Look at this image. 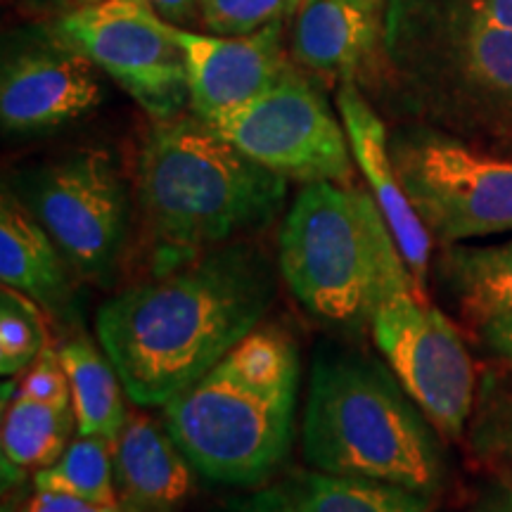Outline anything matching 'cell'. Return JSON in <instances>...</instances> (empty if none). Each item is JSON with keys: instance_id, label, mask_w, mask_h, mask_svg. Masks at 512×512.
Segmentation results:
<instances>
[{"instance_id": "6da1fadb", "label": "cell", "mask_w": 512, "mask_h": 512, "mask_svg": "<svg viewBox=\"0 0 512 512\" xmlns=\"http://www.w3.org/2000/svg\"><path fill=\"white\" fill-rule=\"evenodd\" d=\"M278 273L271 256L245 238L105 299L95 332L128 401L164 406L214 368L264 323Z\"/></svg>"}, {"instance_id": "7a4b0ae2", "label": "cell", "mask_w": 512, "mask_h": 512, "mask_svg": "<svg viewBox=\"0 0 512 512\" xmlns=\"http://www.w3.org/2000/svg\"><path fill=\"white\" fill-rule=\"evenodd\" d=\"M287 183L197 114L152 119L133 178V254L143 278L268 228L285 207Z\"/></svg>"}, {"instance_id": "3957f363", "label": "cell", "mask_w": 512, "mask_h": 512, "mask_svg": "<svg viewBox=\"0 0 512 512\" xmlns=\"http://www.w3.org/2000/svg\"><path fill=\"white\" fill-rule=\"evenodd\" d=\"M302 387L299 342L261 323L230 354L164 403V427L195 475L261 489L292 451Z\"/></svg>"}, {"instance_id": "277c9868", "label": "cell", "mask_w": 512, "mask_h": 512, "mask_svg": "<svg viewBox=\"0 0 512 512\" xmlns=\"http://www.w3.org/2000/svg\"><path fill=\"white\" fill-rule=\"evenodd\" d=\"M384 79L420 124L512 155V31L463 0H389Z\"/></svg>"}, {"instance_id": "5b68a950", "label": "cell", "mask_w": 512, "mask_h": 512, "mask_svg": "<svg viewBox=\"0 0 512 512\" xmlns=\"http://www.w3.org/2000/svg\"><path fill=\"white\" fill-rule=\"evenodd\" d=\"M437 434L392 368L358 351H318L302 420V453L313 470L432 496L444 482Z\"/></svg>"}, {"instance_id": "8992f818", "label": "cell", "mask_w": 512, "mask_h": 512, "mask_svg": "<svg viewBox=\"0 0 512 512\" xmlns=\"http://www.w3.org/2000/svg\"><path fill=\"white\" fill-rule=\"evenodd\" d=\"M403 256L373 195L356 183H306L278 233V271L297 302L347 335L373 323Z\"/></svg>"}, {"instance_id": "52a82bcc", "label": "cell", "mask_w": 512, "mask_h": 512, "mask_svg": "<svg viewBox=\"0 0 512 512\" xmlns=\"http://www.w3.org/2000/svg\"><path fill=\"white\" fill-rule=\"evenodd\" d=\"M8 190L46 228L83 283L114 285L136 214L112 152L81 147L31 164L12 176Z\"/></svg>"}, {"instance_id": "ba28073f", "label": "cell", "mask_w": 512, "mask_h": 512, "mask_svg": "<svg viewBox=\"0 0 512 512\" xmlns=\"http://www.w3.org/2000/svg\"><path fill=\"white\" fill-rule=\"evenodd\" d=\"M389 150L403 190L441 247L512 233V155L420 121L394 128Z\"/></svg>"}, {"instance_id": "9c48e42d", "label": "cell", "mask_w": 512, "mask_h": 512, "mask_svg": "<svg viewBox=\"0 0 512 512\" xmlns=\"http://www.w3.org/2000/svg\"><path fill=\"white\" fill-rule=\"evenodd\" d=\"M373 339L411 399L444 439L463 437L477 401L475 366L453 323L394 268L375 306Z\"/></svg>"}, {"instance_id": "30bf717a", "label": "cell", "mask_w": 512, "mask_h": 512, "mask_svg": "<svg viewBox=\"0 0 512 512\" xmlns=\"http://www.w3.org/2000/svg\"><path fill=\"white\" fill-rule=\"evenodd\" d=\"M211 126L287 181L354 183L356 162L342 117L294 62L266 91Z\"/></svg>"}, {"instance_id": "8fae6325", "label": "cell", "mask_w": 512, "mask_h": 512, "mask_svg": "<svg viewBox=\"0 0 512 512\" xmlns=\"http://www.w3.org/2000/svg\"><path fill=\"white\" fill-rule=\"evenodd\" d=\"M50 29L124 88L155 121L190 110L183 50L140 0L72 8L50 22Z\"/></svg>"}, {"instance_id": "7c38bea8", "label": "cell", "mask_w": 512, "mask_h": 512, "mask_svg": "<svg viewBox=\"0 0 512 512\" xmlns=\"http://www.w3.org/2000/svg\"><path fill=\"white\" fill-rule=\"evenodd\" d=\"M100 69L50 29H29L10 43L0 72L5 133H43L74 124L102 102Z\"/></svg>"}, {"instance_id": "4fadbf2b", "label": "cell", "mask_w": 512, "mask_h": 512, "mask_svg": "<svg viewBox=\"0 0 512 512\" xmlns=\"http://www.w3.org/2000/svg\"><path fill=\"white\" fill-rule=\"evenodd\" d=\"M183 50L190 86V112L216 121L266 91L292 64L287 19L247 36H214L164 22Z\"/></svg>"}, {"instance_id": "5bb4252c", "label": "cell", "mask_w": 512, "mask_h": 512, "mask_svg": "<svg viewBox=\"0 0 512 512\" xmlns=\"http://www.w3.org/2000/svg\"><path fill=\"white\" fill-rule=\"evenodd\" d=\"M389 0H302L292 10V62L306 74L344 83L384 79Z\"/></svg>"}, {"instance_id": "9a60e30c", "label": "cell", "mask_w": 512, "mask_h": 512, "mask_svg": "<svg viewBox=\"0 0 512 512\" xmlns=\"http://www.w3.org/2000/svg\"><path fill=\"white\" fill-rule=\"evenodd\" d=\"M335 102L358 171L366 178L370 195H373L384 221L392 230L415 287L422 294H427L434 240L425 223L420 221L411 197L406 195L401 178L396 174L392 150H389L387 126L366 100L361 86L354 81L339 83Z\"/></svg>"}, {"instance_id": "2e32d148", "label": "cell", "mask_w": 512, "mask_h": 512, "mask_svg": "<svg viewBox=\"0 0 512 512\" xmlns=\"http://www.w3.org/2000/svg\"><path fill=\"white\" fill-rule=\"evenodd\" d=\"M0 283L27 294L50 318L79 316V283L67 256L8 188L0 197Z\"/></svg>"}, {"instance_id": "e0dca14e", "label": "cell", "mask_w": 512, "mask_h": 512, "mask_svg": "<svg viewBox=\"0 0 512 512\" xmlns=\"http://www.w3.org/2000/svg\"><path fill=\"white\" fill-rule=\"evenodd\" d=\"M192 465L164 422L128 411L114 439V482L124 512H181L192 494Z\"/></svg>"}, {"instance_id": "ac0fdd59", "label": "cell", "mask_w": 512, "mask_h": 512, "mask_svg": "<svg viewBox=\"0 0 512 512\" xmlns=\"http://www.w3.org/2000/svg\"><path fill=\"white\" fill-rule=\"evenodd\" d=\"M439 280L472 325L512 313V240L489 247H441Z\"/></svg>"}, {"instance_id": "d6986e66", "label": "cell", "mask_w": 512, "mask_h": 512, "mask_svg": "<svg viewBox=\"0 0 512 512\" xmlns=\"http://www.w3.org/2000/svg\"><path fill=\"white\" fill-rule=\"evenodd\" d=\"M57 351L72 387L74 413L79 422L76 434L114 441L128 418V408L124 382L107 351L83 332L62 342Z\"/></svg>"}, {"instance_id": "ffe728a7", "label": "cell", "mask_w": 512, "mask_h": 512, "mask_svg": "<svg viewBox=\"0 0 512 512\" xmlns=\"http://www.w3.org/2000/svg\"><path fill=\"white\" fill-rule=\"evenodd\" d=\"M17 380L3 384V460L22 470L53 465L79 432L74 401H46L17 392Z\"/></svg>"}, {"instance_id": "44dd1931", "label": "cell", "mask_w": 512, "mask_h": 512, "mask_svg": "<svg viewBox=\"0 0 512 512\" xmlns=\"http://www.w3.org/2000/svg\"><path fill=\"white\" fill-rule=\"evenodd\" d=\"M297 512H430L427 498L380 479L297 470L280 484Z\"/></svg>"}, {"instance_id": "7402d4cb", "label": "cell", "mask_w": 512, "mask_h": 512, "mask_svg": "<svg viewBox=\"0 0 512 512\" xmlns=\"http://www.w3.org/2000/svg\"><path fill=\"white\" fill-rule=\"evenodd\" d=\"M31 484L38 491H62L93 503L119 505L114 482V441L76 434L53 465L34 472Z\"/></svg>"}, {"instance_id": "603a6c76", "label": "cell", "mask_w": 512, "mask_h": 512, "mask_svg": "<svg viewBox=\"0 0 512 512\" xmlns=\"http://www.w3.org/2000/svg\"><path fill=\"white\" fill-rule=\"evenodd\" d=\"M50 347L46 311L12 287L0 290V373L19 377Z\"/></svg>"}, {"instance_id": "cb8c5ba5", "label": "cell", "mask_w": 512, "mask_h": 512, "mask_svg": "<svg viewBox=\"0 0 512 512\" xmlns=\"http://www.w3.org/2000/svg\"><path fill=\"white\" fill-rule=\"evenodd\" d=\"M470 420L472 448L512 475V373L484 377Z\"/></svg>"}, {"instance_id": "d4e9b609", "label": "cell", "mask_w": 512, "mask_h": 512, "mask_svg": "<svg viewBox=\"0 0 512 512\" xmlns=\"http://www.w3.org/2000/svg\"><path fill=\"white\" fill-rule=\"evenodd\" d=\"M202 27L214 36H247L287 19V0H200Z\"/></svg>"}, {"instance_id": "484cf974", "label": "cell", "mask_w": 512, "mask_h": 512, "mask_svg": "<svg viewBox=\"0 0 512 512\" xmlns=\"http://www.w3.org/2000/svg\"><path fill=\"white\" fill-rule=\"evenodd\" d=\"M24 512H124L121 505L93 503L86 498L62 494V491H38L24 498Z\"/></svg>"}, {"instance_id": "4316f807", "label": "cell", "mask_w": 512, "mask_h": 512, "mask_svg": "<svg viewBox=\"0 0 512 512\" xmlns=\"http://www.w3.org/2000/svg\"><path fill=\"white\" fill-rule=\"evenodd\" d=\"M482 347L512 368V313H501L477 325Z\"/></svg>"}, {"instance_id": "83f0119b", "label": "cell", "mask_w": 512, "mask_h": 512, "mask_svg": "<svg viewBox=\"0 0 512 512\" xmlns=\"http://www.w3.org/2000/svg\"><path fill=\"white\" fill-rule=\"evenodd\" d=\"M140 3H145L159 19L174 27L197 31L202 24L200 0H140Z\"/></svg>"}, {"instance_id": "f1b7e54d", "label": "cell", "mask_w": 512, "mask_h": 512, "mask_svg": "<svg viewBox=\"0 0 512 512\" xmlns=\"http://www.w3.org/2000/svg\"><path fill=\"white\" fill-rule=\"evenodd\" d=\"M226 512H297L287 498L283 486H266L256 489L252 494L230 501Z\"/></svg>"}, {"instance_id": "f546056e", "label": "cell", "mask_w": 512, "mask_h": 512, "mask_svg": "<svg viewBox=\"0 0 512 512\" xmlns=\"http://www.w3.org/2000/svg\"><path fill=\"white\" fill-rule=\"evenodd\" d=\"M17 15L36 24H50L74 8L72 0H3Z\"/></svg>"}, {"instance_id": "4dcf8cb0", "label": "cell", "mask_w": 512, "mask_h": 512, "mask_svg": "<svg viewBox=\"0 0 512 512\" xmlns=\"http://www.w3.org/2000/svg\"><path fill=\"white\" fill-rule=\"evenodd\" d=\"M472 512H512V475H501L484 486Z\"/></svg>"}, {"instance_id": "1f68e13d", "label": "cell", "mask_w": 512, "mask_h": 512, "mask_svg": "<svg viewBox=\"0 0 512 512\" xmlns=\"http://www.w3.org/2000/svg\"><path fill=\"white\" fill-rule=\"evenodd\" d=\"M463 3L489 22L512 31V0H463Z\"/></svg>"}, {"instance_id": "d6a6232c", "label": "cell", "mask_w": 512, "mask_h": 512, "mask_svg": "<svg viewBox=\"0 0 512 512\" xmlns=\"http://www.w3.org/2000/svg\"><path fill=\"white\" fill-rule=\"evenodd\" d=\"M27 486V484H24ZM24 486H17V489H10V491H3V510L0 512H24L22 505H24Z\"/></svg>"}, {"instance_id": "836d02e7", "label": "cell", "mask_w": 512, "mask_h": 512, "mask_svg": "<svg viewBox=\"0 0 512 512\" xmlns=\"http://www.w3.org/2000/svg\"><path fill=\"white\" fill-rule=\"evenodd\" d=\"M95 3H105V0H72L74 8H86V5H95Z\"/></svg>"}, {"instance_id": "e575fe53", "label": "cell", "mask_w": 512, "mask_h": 512, "mask_svg": "<svg viewBox=\"0 0 512 512\" xmlns=\"http://www.w3.org/2000/svg\"><path fill=\"white\" fill-rule=\"evenodd\" d=\"M299 3H302V0H287V17H290L292 15V10L294 8H297V5Z\"/></svg>"}]
</instances>
